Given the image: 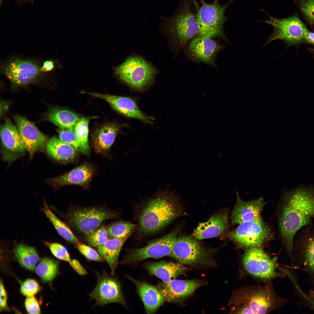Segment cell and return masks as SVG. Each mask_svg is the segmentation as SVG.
Wrapping results in <instances>:
<instances>
[{
	"mask_svg": "<svg viewBox=\"0 0 314 314\" xmlns=\"http://www.w3.org/2000/svg\"><path fill=\"white\" fill-rule=\"evenodd\" d=\"M221 48L211 38L198 36L190 42L189 50L191 54L197 59L211 65H214V58Z\"/></svg>",
	"mask_w": 314,
	"mask_h": 314,
	"instance_id": "22",
	"label": "cell"
},
{
	"mask_svg": "<svg viewBox=\"0 0 314 314\" xmlns=\"http://www.w3.org/2000/svg\"><path fill=\"white\" fill-rule=\"evenodd\" d=\"M106 101L115 111L129 118L151 124L154 118L147 115L138 108L136 101L131 98L107 94L82 92Z\"/></svg>",
	"mask_w": 314,
	"mask_h": 314,
	"instance_id": "15",
	"label": "cell"
},
{
	"mask_svg": "<svg viewBox=\"0 0 314 314\" xmlns=\"http://www.w3.org/2000/svg\"><path fill=\"white\" fill-rule=\"evenodd\" d=\"M229 238L238 247L247 250L261 247L273 238L270 226L263 219L244 222L228 233Z\"/></svg>",
	"mask_w": 314,
	"mask_h": 314,
	"instance_id": "7",
	"label": "cell"
},
{
	"mask_svg": "<svg viewBox=\"0 0 314 314\" xmlns=\"http://www.w3.org/2000/svg\"><path fill=\"white\" fill-rule=\"evenodd\" d=\"M300 230L294 238L293 248L303 256L308 266L314 273V230L310 225Z\"/></svg>",
	"mask_w": 314,
	"mask_h": 314,
	"instance_id": "23",
	"label": "cell"
},
{
	"mask_svg": "<svg viewBox=\"0 0 314 314\" xmlns=\"http://www.w3.org/2000/svg\"><path fill=\"white\" fill-rule=\"evenodd\" d=\"M116 212L101 207L76 208L65 215L70 226L85 236L98 228L104 220L118 216Z\"/></svg>",
	"mask_w": 314,
	"mask_h": 314,
	"instance_id": "8",
	"label": "cell"
},
{
	"mask_svg": "<svg viewBox=\"0 0 314 314\" xmlns=\"http://www.w3.org/2000/svg\"><path fill=\"white\" fill-rule=\"evenodd\" d=\"M15 256L19 264L26 269L34 270L40 258L36 249L33 247L20 244L14 249Z\"/></svg>",
	"mask_w": 314,
	"mask_h": 314,
	"instance_id": "30",
	"label": "cell"
},
{
	"mask_svg": "<svg viewBox=\"0 0 314 314\" xmlns=\"http://www.w3.org/2000/svg\"><path fill=\"white\" fill-rule=\"evenodd\" d=\"M76 245L79 251L88 260L99 262L104 260L98 252L89 246L81 242Z\"/></svg>",
	"mask_w": 314,
	"mask_h": 314,
	"instance_id": "37",
	"label": "cell"
},
{
	"mask_svg": "<svg viewBox=\"0 0 314 314\" xmlns=\"http://www.w3.org/2000/svg\"><path fill=\"white\" fill-rule=\"evenodd\" d=\"M93 174L90 166L85 164L51 180L52 183L58 186L68 185H85L90 181Z\"/></svg>",
	"mask_w": 314,
	"mask_h": 314,
	"instance_id": "24",
	"label": "cell"
},
{
	"mask_svg": "<svg viewBox=\"0 0 314 314\" xmlns=\"http://www.w3.org/2000/svg\"><path fill=\"white\" fill-rule=\"evenodd\" d=\"M304 297H305L306 300H307L309 302H310V303L312 306V307L314 308V300H313V299L310 298V297H309L308 296H306V295H305L304 296Z\"/></svg>",
	"mask_w": 314,
	"mask_h": 314,
	"instance_id": "47",
	"label": "cell"
},
{
	"mask_svg": "<svg viewBox=\"0 0 314 314\" xmlns=\"http://www.w3.org/2000/svg\"><path fill=\"white\" fill-rule=\"evenodd\" d=\"M54 67V63L52 61L49 60L44 62L40 69L42 72H48L52 71Z\"/></svg>",
	"mask_w": 314,
	"mask_h": 314,
	"instance_id": "44",
	"label": "cell"
},
{
	"mask_svg": "<svg viewBox=\"0 0 314 314\" xmlns=\"http://www.w3.org/2000/svg\"><path fill=\"white\" fill-rule=\"evenodd\" d=\"M128 238H110L104 244L97 247L98 252L108 264L112 275L114 274L117 267L122 248Z\"/></svg>",
	"mask_w": 314,
	"mask_h": 314,
	"instance_id": "29",
	"label": "cell"
},
{
	"mask_svg": "<svg viewBox=\"0 0 314 314\" xmlns=\"http://www.w3.org/2000/svg\"><path fill=\"white\" fill-rule=\"evenodd\" d=\"M309 50L312 52L313 55V56L314 57V48L310 49Z\"/></svg>",
	"mask_w": 314,
	"mask_h": 314,
	"instance_id": "49",
	"label": "cell"
},
{
	"mask_svg": "<svg viewBox=\"0 0 314 314\" xmlns=\"http://www.w3.org/2000/svg\"><path fill=\"white\" fill-rule=\"evenodd\" d=\"M69 264L79 274L83 275L86 274V271L77 260L76 259L72 260Z\"/></svg>",
	"mask_w": 314,
	"mask_h": 314,
	"instance_id": "43",
	"label": "cell"
},
{
	"mask_svg": "<svg viewBox=\"0 0 314 314\" xmlns=\"http://www.w3.org/2000/svg\"><path fill=\"white\" fill-rule=\"evenodd\" d=\"M44 119L57 126L61 129L74 130L80 120L78 115L68 109L53 107L50 108L46 114Z\"/></svg>",
	"mask_w": 314,
	"mask_h": 314,
	"instance_id": "28",
	"label": "cell"
},
{
	"mask_svg": "<svg viewBox=\"0 0 314 314\" xmlns=\"http://www.w3.org/2000/svg\"><path fill=\"white\" fill-rule=\"evenodd\" d=\"M93 118V117H87L80 119L74 128L80 152L86 155L88 154L90 151L88 138V124L90 120Z\"/></svg>",
	"mask_w": 314,
	"mask_h": 314,
	"instance_id": "32",
	"label": "cell"
},
{
	"mask_svg": "<svg viewBox=\"0 0 314 314\" xmlns=\"http://www.w3.org/2000/svg\"><path fill=\"white\" fill-rule=\"evenodd\" d=\"M193 0H182L173 15L167 18L166 26L173 42L178 48L183 47L198 35L199 28Z\"/></svg>",
	"mask_w": 314,
	"mask_h": 314,
	"instance_id": "5",
	"label": "cell"
},
{
	"mask_svg": "<svg viewBox=\"0 0 314 314\" xmlns=\"http://www.w3.org/2000/svg\"><path fill=\"white\" fill-rule=\"evenodd\" d=\"M208 254L195 239L188 236L178 237L169 256L180 263L193 265L205 263Z\"/></svg>",
	"mask_w": 314,
	"mask_h": 314,
	"instance_id": "13",
	"label": "cell"
},
{
	"mask_svg": "<svg viewBox=\"0 0 314 314\" xmlns=\"http://www.w3.org/2000/svg\"><path fill=\"white\" fill-rule=\"evenodd\" d=\"M85 236L86 240L90 245L97 247L100 246L109 239L107 226H100Z\"/></svg>",
	"mask_w": 314,
	"mask_h": 314,
	"instance_id": "35",
	"label": "cell"
},
{
	"mask_svg": "<svg viewBox=\"0 0 314 314\" xmlns=\"http://www.w3.org/2000/svg\"><path fill=\"white\" fill-rule=\"evenodd\" d=\"M181 210L178 198L174 193L168 191L157 193L136 208L137 233L143 237L157 233L179 217Z\"/></svg>",
	"mask_w": 314,
	"mask_h": 314,
	"instance_id": "2",
	"label": "cell"
},
{
	"mask_svg": "<svg viewBox=\"0 0 314 314\" xmlns=\"http://www.w3.org/2000/svg\"><path fill=\"white\" fill-rule=\"evenodd\" d=\"M42 209L58 233L62 238L74 244L77 245L80 242L78 238L74 235L69 228L52 212L44 201Z\"/></svg>",
	"mask_w": 314,
	"mask_h": 314,
	"instance_id": "31",
	"label": "cell"
},
{
	"mask_svg": "<svg viewBox=\"0 0 314 314\" xmlns=\"http://www.w3.org/2000/svg\"><path fill=\"white\" fill-rule=\"evenodd\" d=\"M179 231L178 229H175L159 238L150 241L143 247L129 249L123 263H136L148 258H158L169 256Z\"/></svg>",
	"mask_w": 314,
	"mask_h": 314,
	"instance_id": "10",
	"label": "cell"
},
{
	"mask_svg": "<svg viewBox=\"0 0 314 314\" xmlns=\"http://www.w3.org/2000/svg\"><path fill=\"white\" fill-rule=\"evenodd\" d=\"M304 42L314 45V32L308 30L304 34Z\"/></svg>",
	"mask_w": 314,
	"mask_h": 314,
	"instance_id": "45",
	"label": "cell"
},
{
	"mask_svg": "<svg viewBox=\"0 0 314 314\" xmlns=\"http://www.w3.org/2000/svg\"><path fill=\"white\" fill-rule=\"evenodd\" d=\"M34 0H15L16 3L19 5L22 6L25 4L32 3Z\"/></svg>",
	"mask_w": 314,
	"mask_h": 314,
	"instance_id": "46",
	"label": "cell"
},
{
	"mask_svg": "<svg viewBox=\"0 0 314 314\" xmlns=\"http://www.w3.org/2000/svg\"><path fill=\"white\" fill-rule=\"evenodd\" d=\"M278 215L279 230L282 242L292 255L295 235L309 226L314 218V185L300 184L283 191Z\"/></svg>",
	"mask_w": 314,
	"mask_h": 314,
	"instance_id": "1",
	"label": "cell"
},
{
	"mask_svg": "<svg viewBox=\"0 0 314 314\" xmlns=\"http://www.w3.org/2000/svg\"><path fill=\"white\" fill-rule=\"evenodd\" d=\"M300 5L309 23L314 26V0H301Z\"/></svg>",
	"mask_w": 314,
	"mask_h": 314,
	"instance_id": "40",
	"label": "cell"
},
{
	"mask_svg": "<svg viewBox=\"0 0 314 314\" xmlns=\"http://www.w3.org/2000/svg\"><path fill=\"white\" fill-rule=\"evenodd\" d=\"M97 278L96 286L90 294V298L96 301V304L103 305L116 303L125 306L120 286L117 280L105 273L98 275Z\"/></svg>",
	"mask_w": 314,
	"mask_h": 314,
	"instance_id": "14",
	"label": "cell"
},
{
	"mask_svg": "<svg viewBox=\"0 0 314 314\" xmlns=\"http://www.w3.org/2000/svg\"><path fill=\"white\" fill-rule=\"evenodd\" d=\"M236 194V204L230 217L233 224L238 225L262 219L261 213L266 204L263 197L246 201L241 199L237 192Z\"/></svg>",
	"mask_w": 314,
	"mask_h": 314,
	"instance_id": "17",
	"label": "cell"
},
{
	"mask_svg": "<svg viewBox=\"0 0 314 314\" xmlns=\"http://www.w3.org/2000/svg\"><path fill=\"white\" fill-rule=\"evenodd\" d=\"M40 289V286L35 280L28 279L24 281L21 284L20 291L24 295L27 297L33 295Z\"/></svg>",
	"mask_w": 314,
	"mask_h": 314,
	"instance_id": "39",
	"label": "cell"
},
{
	"mask_svg": "<svg viewBox=\"0 0 314 314\" xmlns=\"http://www.w3.org/2000/svg\"><path fill=\"white\" fill-rule=\"evenodd\" d=\"M25 150L31 155L42 149L46 144L47 138L35 125L25 118L20 116L14 117Z\"/></svg>",
	"mask_w": 314,
	"mask_h": 314,
	"instance_id": "16",
	"label": "cell"
},
{
	"mask_svg": "<svg viewBox=\"0 0 314 314\" xmlns=\"http://www.w3.org/2000/svg\"><path fill=\"white\" fill-rule=\"evenodd\" d=\"M265 22L274 28L273 32L268 37L265 45L277 40L283 41L287 46L304 42V34L308 29L297 17L280 19L270 17Z\"/></svg>",
	"mask_w": 314,
	"mask_h": 314,
	"instance_id": "9",
	"label": "cell"
},
{
	"mask_svg": "<svg viewBox=\"0 0 314 314\" xmlns=\"http://www.w3.org/2000/svg\"><path fill=\"white\" fill-rule=\"evenodd\" d=\"M120 126L115 123L105 124L93 133L92 141L94 148L98 153L108 151L113 143L119 130Z\"/></svg>",
	"mask_w": 314,
	"mask_h": 314,
	"instance_id": "26",
	"label": "cell"
},
{
	"mask_svg": "<svg viewBox=\"0 0 314 314\" xmlns=\"http://www.w3.org/2000/svg\"><path fill=\"white\" fill-rule=\"evenodd\" d=\"M275 260L261 247L247 250L242 256L245 270L250 274L263 280H269L278 276Z\"/></svg>",
	"mask_w": 314,
	"mask_h": 314,
	"instance_id": "12",
	"label": "cell"
},
{
	"mask_svg": "<svg viewBox=\"0 0 314 314\" xmlns=\"http://www.w3.org/2000/svg\"><path fill=\"white\" fill-rule=\"evenodd\" d=\"M220 0L208 3L199 0V4L193 0L199 28L198 36L211 38L224 36L223 25L227 19L224 13L231 0L224 5L220 4Z\"/></svg>",
	"mask_w": 314,
	"mask_h": 314,
	"instance_id": "6",
	"label": "cell"
},
{
	"mask_svg": "<svg viewBox=\"0 0 314 314\" xmlns=\"http://www.w3.org/2000/svg\"><path fill=\"white\" fill-rule=\"evenodd\" d=\"M146 270L151 274L166 283L183 274L185 268L182 264L163 261L147 263L144 265Z\"/></svg>",
	"mask_w": 314,
	"mask_h": 314,
	"instance_id": "25",
	"label": "cell"
},
{
	"mask_svg": "<svg viewBox=\"0 0 314 314\" xmlns=\"http://www.w3.org/2000/svg\"><path fill=\"white\" fill-rule=\"evenodd\" d=\"M115 76L131 88L143 90L153 83L157 71L142 57L131 56L113 68Z\"/></svg>",
	"mask_w": 314,
	"mask_h": 314,
	"instance_id": "4",
	"label": "cell"
},
{
	"mask_svg": "<svg viewBox=\"0 0 314 314\" xmlns=\"http://www.w3.org/2000/svg\"><path fill=\"white\" fill-rule=\"evenodd\" d=\"M284 301L270 284L240 288L233 293L230 305L234 313L267 314L281 307Z\"/></svg>",
	"mask_w": 314,
	"mask_h": 314,
	"instance_id": "3",
	"label": "cell"
},
{
	"mask_svg": "<svg viewBox=\"0 0 314 314\" xmlns=\"http://www.w3.org/2000/svg\"><path fill=\"white\" fill-rule=\"evenodd\" d=\"M2 72L16 86H23L36 81L42 72L37 62L33 60L17 57L10 58L2 66Z\"/></svg>",
	"mask_w": 314,
	"mask_h": 314,
	"instance_id": "11",
	"label": "cell"
},
{
	"mask_svg": "<svg viewBox=\"0 0 314 314\" xmlns=\"http://www.w3.org/2000/svg\"><path fill=\"white\" fill-rule=\"evenodd\" d=\"M136 224L128 221L114 222L107 226L110 238H129L136 228Z\"/></svg>",
	"mask_w": 314,
	"mask_h": 314,
	"instance_id": "34",
	"label": "cell"
},
{
	"mask_svg": "<svg viewBox=\"0 0 314 314\" xmlns=\"http://www.w3.org/2000/svg\"><path fill=\"white\" fill-rule=\"evenodd\" d=\"M202 283L195 280L173 279L162 282L157 287L163 296L165 301L176 302L192 293Z\"/></svg>",
	"mask_w": 314,
	"mask_h": 314,
	"instance_id": "19",
	"label": "cell"
},
{
	"mask_svg": "<svg viewBox=\"0 0 314 314\" xmlns=\"http://www.w3.org/2000/svg\"><path fill=\"white\" fill-rule=\"evenodd\" d=\"M0 307L1 310L7 309V295L2 282H0Z\"/></svg>",
	"mask_w": 314,
	"mask_h": 314,
	"instance_id": "42",
	"label": "cell"
},
{
	"mask_svg": "<svg viewBox=\"0 0 314 314\" xmlns=\"http://www.w3.org/2000/svg\"><path fill=\"white\" fill-rule=\"evenodd\" d=\"M25 305L27 312L30 314H39L40 310L39 304L33 295L27 297Z\"/></svg>",
	"mask_w": 314,
	"mask_h": 314,
	"instance_id": "41",
	"label": "cell"
},
{
	"mask_svg": "<svg viewBox=\"0 0 314 314\" xmlns=\"http://www.w3.org/2000/svg\"><path fill=\"white\" fill-rule=\"evenodd\" d=\"M309 297L314 300V290L310 291Z\"/></svg>",
	"mask_w": 314,
	"mask_h": 314,
	"instance_id": "48",
	"label": "cell"
},
{
	"mask_svg": "<svg viewBox=\"0 0 314 314\" xmlns=\"http://www.w3.org/2000/svg\"><path fill=\"white\" fill-rule=\"evenodd\" d=\"M134 283L142 301L147 313H155L165 301L164 297L156 287L128 277Z\"/></svg>",
	"mask_w": 314,
	"mask_h": 314,
	"instance_id": "21",
	"label": "cell"
},
{
	"mask_svg": "<svg viewBox=\"0 0 314 314\" xmlns=\"http://www.w3.org/2000/svg\"><path fill=\"white\" fill-rule=\"evenodd\" d=\"M52 254L57 258L70 263L72 261L69 254L66 248L57 243L46 242Z\"/></svg>",
	"mask_w": 314,
	"mask_h": 314,
	"instance_id": "36",
	"label": "cell"
},
{
	"mask_svg": "<svg viewBox=\"0 0 314 314\" xmlns=\"http://www.w3.org/2000/svg\"><path fill=\"white\" fill-rule=\"evenodd\" d=\"M37 274L43 281L49 282L52 280L58 272L57 263L53 259L44 258L35 267Z\"/></svg>",
	"mask_w": 314,
	"mask_h": 314,
	"instance_id": "33",
	"label": "cell"
},
{
	"mask_svg": "<svg viewBox=\"0 0 314 314\" xmlns=\"http://www.w3.org/2000/svg\"><path fill=\"white\" fill-rule=\"evenodd\" d=\"M59 139L63 142L71 145L78 151L80 152V147L74 130L61 129L59 132Z\"/></svg>",
	"mask_w": 314,
	"mask_h": 314,
	"instance_id": "38",
	"label": "cell"
},
{
	"mask_svg": "<svg viewBox=\"0 0 314 314\" xmlns=\"http://www.w3.org/2000/svg\"><path fill=\"white\" fill-rule=\"evenodd\" d=\"M2 156L9 161L18 158L25 150L19 131L10 121L7 120L1 129Z\"/></svg>",
	"mask_w": 314,
	"mask_h": 314,
	"instance_id": "18",
	"label": "cell"
},
{
	"mask_svg": "<svg viewBox=\"0 0 314 314\" xmlns=\"http://www.w3.org/2000/svg\"><path fill=\"white\" fill-rule=\"evenodd\" d=\"M229 226L228 212L222 210L207 221L199 223L194 231L193 236L199 240L217 237L226 232Z\"/></svg>",
	"mask_w": 314,
	"mask_h": 314,
	"instance_id": "20",
	"label": "cell"
},
{
	"mask_svg": "<svg viewBox=\"0 0 314 314\" xmlns=\"http://www.w3.org/2000/svg\"><path fill=\"white\" fill-rule=\"evenodd\" d=\"M46 145L48 153L57 161L69 162L74 160L77 156L78 151L74 147L56 136L48 140Z\"/></svg>",
	"mask_w": 314,
	"mask_h": 314,
	"instance_id": "27",
	"label": "cell"
}]
</instances>
